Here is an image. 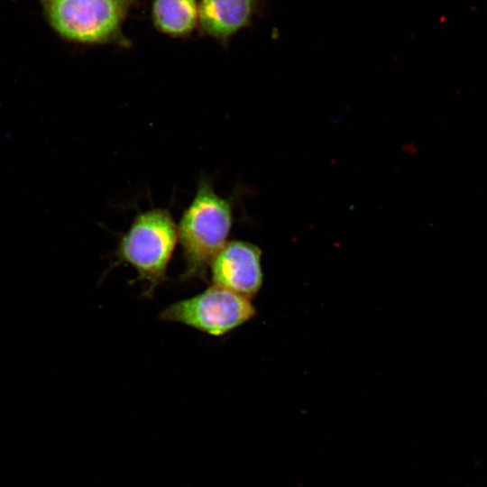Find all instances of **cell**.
<instances>
[{
    "mask_svg": "<svg viewBox=\"0 0 487 487\" xmlns=\"http://www.w3.org/2000/svg\"><path fill=\"white\" fill-rule=\"evenodd\" d=\"M255 314L250 299L212 284L191 298L168 306L159 314V318L221 336L238 328Z\"/></svg>",
    "mask_w": 487,
    "mask_h": 487,
    "instance_id": "4",
    "label": "cell"
},
{
    "mask_svg": "<svg viewBox=\"0 0 487 487\" xmlns=\"http://www.w3.org/2000/svg\"><path fill=\"white\" fill-rule=\"evenodd\" d=\"M152 17L161 32L182 37L198 23V5L196 0H153Z\"/></svg>",
    "mask_w": 487,
    "mask_h": 487,
    "instance_id": "7",
    "label": "cell"
},
{
    "mask_svg": "<svg viewBox=\"0 0 487 487\" xmlns=\"http://www.w3.org/2000/svg\"><path fill=\"white\" fill-rule=\"evenodd\" d=\"M233 221L231 200L218 196L211 179L201 177L177 226L184 262L181 280L207 281L210 263L227 243Z\"/></svg>",
    "mask_w": 487,
    "mask_h": 487,
    "instance_id": "1",
    "label": "cell"
},
{
    "mask_svg": "<svg viewBox=\"0 0 487 487\" xmlns=\"http://www.w3.org/2000/svg\"><path fill=\"white\" fill-rule=\"evenodd\" d=\"M261 258L262 251L253 244L227 242L210 263L211 281L251 300L262 285Z\"/></svg>",
    "mask_w": 487,
    "mask_h": 487,
    "instance_id": "5",
    "label": "cell"
},
{
    "mask_svg": "<svg viewBox=\"0 0 487 487\" xmlns=\"http://www.w3.org/2000/svg\"><path fill=\"white\" fill-rule=\"evenodd\" d=\"M178 241V229L166 208L139 212L123 234L114 253L112 266L128 264L137 272L131 281H143L142 295L152 298L155 289L167 280V268Z\"/></svg>",
    "mask_w": 487,
    "mask_h": 487,
    "instance_id": "2",
    "label": "cell"
},
{
    "mask_svg": "<svg viewBox=\"0 0 487 487\" xmlns=\"http://www.w3.org/2000/svg\"><path fill=\"white\" fill-rule=\"evenodd\" d=\"M39 1L49 24L66 41L130 46L122 26L137 0Z\"/></svg>",
    "mask_w": 487,
    "mask_h": 487,
    "instance_id": "3",
    "label": "cell"
},
{
    "mask_svg": "<svg viewBox=\"0 0 487 487\" xmlns=\"http://www.w3.org/2000/svg\"><path fill=\"white\" fill-rule=\"evenodd\" d=\"M258 0H201L198 24L205 34L226 42L234 34L251 24Z\"/></svg>",
    "mask_w": 487,
    "mask_h": 487,
    "instance_id": "6",
    "label": "cell"
}]
</instances>
